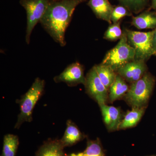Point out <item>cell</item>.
<instances>
[{"instance_id": "8fae6325", "label": "cell", "mask_w": 156, "mask_h": 156, "mask_svg": "<svg viewBox=\"0 0 156 156\" xmlns=\"http://www.w3.org/2000/svg\"><path fill=\"white\" fill-rule=\"evenodd\" d=\"M88 5L98 18L112 24L114 7L108 0H89Z\"/></svg>"}, {"instance_id": "d4e9b609", "label": "cell", "mask_w": 156, "mask_h": 156, "mask_svg": "<svg viewBox=\"0 0 156 156\" xmlns=\"http://www.w3.org/2000/svg\"><path fill=\"white\" fill-rule=\"evenodd\" d=\"M53 1H61V0H53Z\"/></svg>"}, {"instance_id": "5b68a950", "label": "cell", "mask_w": 156, "mask_h": 156, "mask_svg": "<svg viewBox=\"0 0 156 156\" xmlns=\"http://www.w3.org/2000/svg\"><path fill=\"white\" fill-rule=\"evenodd\" d=\"M128 42L135 52V59L146 61L154 56L153 47L154 30L151 31L139 32L125 29Z\"/></svg>"}, {"instance_id": "7a4b0ae2", "label": "cell", "mask_w": 156, "mask_h": 156, "mask_svg": "<svg viewBox=\"0 0 156 156\" xmlns=\"http://www.w3.org/2000/svg\"><path fill=\"white\" fill-rule=\"evenodd\" d=\"M155 83V77L147 72L141 79L131 84L123 98L132 108H147Z\"/></svg>"}, {"instance_id": "52a82bcc", "label": "cell", "mask_w": 156, "mask_h": 156, "mask_svg": "<svg viewBox=\"0 0 156 156\" xmlns=\"http://www.w3.org/2000/svg\"><path fill=\"white\" fill-rule=\"evenodd\" d=\"M86 93L98 105L106 104L108 98V90L102 83L93 66L86 76L85 84Z\"/></svg>"}, {"instance_id": "44dd1931", "label": "cell", "mask_w": 156, "mask_h": 156, "mask_svg": "<svg viewBox=\"0 0 156 156\" xmlns=\"http://www.w3.org/2000/svg\"><path fill=\"white\" fill-rule=\"evenodd\" d=\"M123 32L120 26V22L111 24L104 35V38L111 41L120 40L122 36Z\"/></svg>"}, {"instance_id": "ba28073f", "label": "cell", "mask_w": 156, "mask_h": 156, "mask_svg": "<svg viewBox=\"0 0 156 156\" xmlns=\"http://www.w3.org/2000/svg\"><path fill=\"white\" fill-rule=\"evenodd\" d=\"M83 66L79 62L69 65L59 75L54 78L56 83L63 82L69 87H73L79 84H85L86 76H84Z\"/></svg>"}, {"instance_id": "cb8c5ba5", "label": "cell", "mask_w": 156, "mask_h": 156, "mask_svg": "<svg viewBox=\"0 0 156 156\" xmlns=\"http://www.w3.org/2000/svg\"><path fill=\"white\" fill-rule=\"evenodd\" d=\"M151 9L155 10H156V0H152Z\"/></svg>"}, {"instance_id": "9a60e30c", "label": "cell", "mask_w": 156, "mask_h": 156, "mask_svg": "<svg viewBox=\"0 0 156 156\" xmlns=\"http://www.w3.org/2000/svg\"><path fill=\"white\" fill-rule=\"evenodd\" d=\"M129 89L126 81L117 74L114 83L108 89V100L111 103L124 97Z\"/></svg>"}, {"instance_id": "277c9868", "label": "cell", "mask_w": 156, "mask_h": 156, "mask_svg": "<svg viewBox=\"0 0 156 156\" xmlns=\"http://www.w3.org/2000/svg\"><path fill=\"white\" fill-rule=\"evenodd\" d=\"M135 52L128 42L125 30L116 46L107 52L101 63L108 66L116 72L128 62L135 59Z\"/></svg>"}, {"instance_id": "d6986e66", "label": "cell", "mask_w": 156, "mask_h": 156, "mask_svg": "<svg viewBox=\"0 0 156 156\" xmlns=\"http://www.w3.org/2000/svg\"><path fill=\"white\" fill-rule=\"evenodd\" d=\"M82 156H105L100 139H88L86 150L82 152Z\"/></svg>"}, {"instance_id": "6da1fadb", "label": "cell", "mask_w": 156, "mask_h": 156, "mask_svg": "<svg viewBox=\"0 0 156 156\" xmlns=\"http://www.w3.org/2000/svg\"><path fill=\"white\" fill-rule=\"evenodd\" d=\"M86 0H50L47 10L41 20L42 26L62 47L66 44L65 32L78 5Z\"/></svg>"}, {"instance_id": "7c38bea8", "label": "cell", "mask_w": 156, "mask_h": 156, "mask_svg": "<svg viewBox=\"0 0 156 156\" xmlns=\"http://www.w3.org/2000/svg\"><path fill=\"white\" fill-rule=\"evenodd\" d=\"M60 140L49 139L40 147L35 156H68Z\"/></svg>"}, {"instance_id": "7402d4cb", "label": "cell", "mask_w": 156, "mask_h": 156, "mask_svg": "<svg viewBox=\"0 0 156 156\" xmlns=\"http://www.w3.org/2000/svg\"><path fill=\"white\" fill-rule=\"evenodd\" d=\"M132 16V13L125 6L120 5L114 7L112 12L111 21L113 23L119 22V20L126 16Z\"/></svg>"}, {"instance_id": "603a6c76", "label": "cell", "mask_w": 156, "mask_h": 156, "mask_svg": "<svg viewBox=\"0 0 156 156\" xmlns=\"http://www.w3.org/2000/svg\"><path fill=\"white\" fill-rule=\"evenodd\" d=\"M153 37V47L154 51V56H156V28L154 30Z\"/></svg>"}, {"instance_id": "3957f363", "label": "cell", "mask_w": 156, "mask_h": 156, "mask_svg": "<svg viewBox=\"0 0 156 156\" xmlns=\"http://www.w3.org/2000/svg\"><path fill=\"white\" fill-rule=\"evenodd\" d=\"M45 84L44 80L37 78L28 91L16 101L20 107V112L14 128L19 129L24 122L32 121L34 108L44 93Z\"/></svg>"}, {"instance_id": "30bf717a", "label": "cell", "mask_w": 156, "mask_h": 156, "mask_svg": "<svg viewBox=\"0 0 156 156\" xmlns=\"http://www.w3.org/2000/svg\"><path fill=\"white\" fill-rule=\"evenodd\" d=\"M104 122L109 131L119 130V126L122 121V111L119 108L108 106L106 104L99 105Z\"/></svg>"}, {"instance_id": "ffe728a7", "label": "cell", "mask_w": 156, "mask_h": 156, "mask_svg": "<svg viewBox=\"0 0 156 156\" xmlns=\"http://www.w3.org/2000/svg\"><path fill=\"white\" fill-rule=\"evenodd\" d=\"M121 5L128 8L132 13L138 14L145 9L148 0H119Z\"/></svg>"}, {"instance_id": "5bb4252c", "label": "cell", "mask_w": 156, "mask_h": 156, "mask_svg": "<svg viewBox=\"0 0 156 156\" xmlns=\"http://www.w3.org/2000/svg\"><path fill=\"white\" fill-rule=\"evenodd\" d=\"M131 25L139 30L153 29L156 28V13L147 11L137 15L133 17Z\"/></svg>"}, {"instance_id": "484cf974", "label": "cell", "mask_w": 156, "mask_h": 156, "mask_svg": "<svg viewBox=\"0 0 156 156\" xmlns=\"http://www.w3.org/2000/svg\"><path fill=\"white\" fill-rule=\"evenodd\" d=\"M156 156L155 155H152V156Z\"/></svg>"}, {"instance_id": "8992f818", "label": "cell", "mask_w": 156, "mask_h": 156, "mask_svg": "<svg viewBox=\"0 0 156 156\" xmlns=\"http://www.w3.org/2000/svg\"><path fill=\"white\" fill-rule=\"evenodd\" d=\"M50 0H20V4L25 9L27 17L26 42H30V36L35 26L40 22Z\"/></svg>"}, {"instance_id": "4fadbf2b", "label": "cell", "mask_w": 156, "mask_h": 156, "mask_svg": "<svg viewBox=\"0 0 156 156\" xmlns=\"http://www.w3.org/2000/svg\"><path fill=\"white\" fill-rule=\"evenodd\" d=\"M85 137V135L81 132L76 124L71 120H69L66 122V128L64 135L60 140L65 147L75 145Z\"/></svg>"}, {"instance_id": "e0dca14e", "label": "cell", "mask_w": 156, "mask_h": 156, "mask_svg": "<svg viewBox=\"0 0 156 156\" xmlns=\"http://www.w3.org/2000/svg\"><path fill=\"white\" fill-rule=\"evenodd\" d=\"M94 66L102 83L108 90L115 80L117 73L111 67L102 63Z\"/></svg>"}, {"instance_id": "ac0fdd59", "label": "cell", "mask_w": 156, "mask_h": 156, "mask_svg": "<svg viewBox=\"0 0 156 156\" xmlns=\"http://www.w3.org/2000/svg\"><path fill=\"white\" fill-rule=\"evenodd\" d=\"M19 144V138L17 135L13 134L5 135L2 151L1 156H16Z\"/></svg>"}, {"instance_id": "9c48e42d", "label": "cell", "mask_w": 156, "mask_h": 156, "mask_svg": "<svg viewBox=\"0 0 156 156\" xmlns=\"http://www.w3.org/2000/svg\"><path fill=\"white\" fill-rule=\"evenodd\" d=\"M145 62L142 60H133L119 69L117 73L126 81L132 83L141 79L148 72Z\"/></svg>"}, {"instance_id": "2e32d148", "label": "cell", "mask_w": 156, "mask_h": 156, "mask_svg": "<svg viewBox=\"0 0 156 156\" xmlns=\"http://www.w3.org/2000/svg\"><path fill=\"white\" fill-rule=\"evenodd\" d=\"M146 107L133 108L128 111L119 126V130H124L135 127L145 113Z\"/></svg>"}]
</instances>
